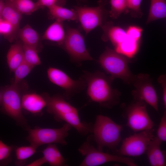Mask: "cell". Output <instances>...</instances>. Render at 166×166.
I'll list each match as a JSON object with an SVG mask.
<instances>
[{"label":"cell","mask_w":166,"mask_h":166,"mask_svg":"<svg viewBox=\"0 0 166 166\" xmlns=\"http://www.w3.org/2000/svg\"><path fill=\"white\" fill-rule=\"evenodd\" d=\"M90 137L79 147L78 151L85 156L80 164V166H97L110 162H117L129 166H136L137 164L130 158L110 154L96 148L90 142Z\"/></svg>","instance_id":"277c9868"},{"label":"cell","mask_w":166,"mask_h":166,"mask_svg":"<svg viewBox=\"0 0 166 166\" xmlns=\"http://www.w3.org/2000/svg\"><path fill=\"white\" fill-rule=\"evenodd\" d=\"M0 34L10 42L16 38L17 35L12 25L3 19L0 22Z\"/></svg>","instance_id":"f546056e"},{"label":"cell","mask_w":166,"mask_h":166,"mask_svg":"<svg viewBox=\"0 0 166 166\" xmlns=\"http://www.w3.org/2000/svg\"><path fill=\"white\" fill-rule=\"evenodd\" d=\"M13 150V147L4 143L0 140V164L10 158Z\"/></svg>","instance_id":"d6a6232c"},{"label":"cell","mask_w":166,"mask_h":166,"mask_svg":"<svg viewBox=\"0 0 166 166\" xmlns=\"http://www.w3.org/2000/svg\"><path fill=\"white\" fill-rule=\"evenodd\" d=\"M154 131L153 128L141 131L124 139L117 150L119 155L135 157L143 154L154 137Z\"/></svg>","instance_id":"30bf717a"},{"label":"cell","mask_w":166,"mask_h":166,"mask_svg":"<svg viewBox=\"0 0 166 166\" xmlns=\"http://www.w3.org/2000/svg\"><path fill=\"white\" fill-rule=\"evenodd\" d=\"M166 17V0H150L149 13L146 23L165 18Z\"/></svg>","instance_id":"603a6c76"},{"label":"cell","mask_w":166,"mask_h":166,"mask_svg":"<svg viewBox=\"0 0 166 166\" xmlns=\"http://www.w3.org/2000/svg\"><path fill=\"white\" fill-rule=\"evenodd\" d=\"M47 74L50 81L63 89V96L67 100L86 87V81L82 76L78 79L73 80L61 70L53 67L48 68Z\"/></svg>","instance_id":"8fae6325"},{"label":"cell","mask_w":166,"mask_h":166,"mask_svg":"<svg viewBox=\"0 0 166 166\" xmlns=\"http://www.w3.org/2000/svg\"><path fill=\"white\" fill-rule=\"evenodd\" d=\"M2 99V95L1 92L0 91V105H1V104Z\"/></svg>","instance_id":"ab89813d"},{"label":"cell","mask_w":166,"mask_h":166,"mask_svg":"<svg viewBox=\"0 0 166 166\" xmlns=\"http://www.w3.org/2000/svg\"><path fill=\"white\" fill-rule=\"evenodd\" d=\"M2 20V18L0 16V22Z\"/></svg>","instance_id":"60d3db41"},{"label":"cell","mask_w":166,"mask_h":166,"mask_svg":"<svg viewBox=\"0 0 166 166\" xmlns=\"http://www.w3.org/2000/svg\"><path fill=\"white\" fill-rule=\"evenodd\" d=\"M101 27L104 32L102 39L105 41L109 40L115 48L127 38L126 31L120 27L113 26L110 22H107Z\"/></svg>","instance_id":"2e32d148"},{"label":"cell","mask_w":166,"mask_h":166,"mask_svg":"<svg viewBox=\"0 0 166 166\" xmlns=\"http://www.w3.org/2000/svg\"><path fill=\"white\" fill-rule=\"evenodd\" d=\"M158 81L161 86L163 91V100L164 108H166V74L160 75L158 78Z\"/></svg>","instance_id":"d590c367"},{"label":"cell","mask_w":166,"mask_h":166,"mask_svg":"<svg viewBox=\"0 0 166 166\" xmlns=\"http://www.w3.org/2000/svg\"><path fill=\"white\" fill-rule=\"evenodd\" d=\"M71 126L65 123L59 128H26L28 135L26 138L30 144L37 148L45 144H59L66 145L65 138L68 135Z\"/></svg>","instance_id":"5b68a950"},{"label":"cell","mask_w":166,"mask_h":166,"mask_svg":"<svg viewBox=\"0 0 166 166\" xmlns=\"http://www.w3.org/2000/svg\"><path fill=\"white\" fill-rule=\"evenodd\" d=\"M17 37L21 40L23 44L34 47L38 52L42 48L39 34L29 24L19 29Z\"/></svg>","instance_id":"e0dca14e"},{"label":"cell","mask_w":166,"mask_h":166,"mask_svg":"<svg viewBox=\"0 0 166 166\" xmlns=\"http://www.w3.org/2000/svg\"><path fill=\"white\" fill-rule=\"evenodd\" d=\"M161 142L156 136H154L148 147L146 152L149 163L152 166L166 165L165 152L160 148Z\"/></svg>","instance_id":"5bb4252c"},{"label":"cell","mask_w":166,"mask_h":166,"mask_svg":"<svg viewBox=\"0 0 166 166\" xmlns=\"http://www.w3.org/2000/svg\"><path fill=\"white\" fill-rule=\"evenodd\" d=\"M107 1V0H99L97 6L95 7H74L78 21L86 35L97 27L103 24L107 14L105 8Z\"/></svg>","instance_id":"ba28073f"},{"label":"cell","mask_w":166,"mask_h":166,"mask_svg":"<svg viewBox=\"0 0 166 166\" xmlns=\"http://www.w3.org/2000/svg\"><path fill=\"white\" fill-rule=\"evenodd\" d=\"M162 142L166 141V111L161 117L157 132L156 136Z\"/></svg>","instance_id":"1f68e13d"},{"label":"cell","mask_w":166,"mask_h":166,"mask_svg":"<svg viewBox=\"0 0 166 166\" xmlns=\"http://www.w3.org/2000/svg\"><path fill=\"white\" fill-rule=\"evenodd\" d=\"M7 64L11 72H14L24 60L23 44L18 42L10 46L6 55Z\"/></svg>","instance_id":"ffe728a7"},{"label":"cell","mask_w":166,"mask_h":166,"mask_svg":"<svg viewBox=\"0 0 166 166\" xmlns=\"http://www.w3.org/2000/svg\"><path fill=\"white\" fill-rule=\"evenodd\" d=\"M46 102V110L53 115L55 119L60 121L64 116L72 112L78 111L77 109L67 102L63 96H52L45 93L43 95Z\"/></svg>","instance_id":"4fadbf2b"},{"label":"cell","mask_w":166,"mask_h":166,"mask_svg":"<svg viewBox=\"0 0 166 166\" xmlns=\"http://www.w3.org/2000/svg\"><path fill=\"white\" fill-rule=\"evenodd\" d=\"M132 84L134 87L132 92L134 100L144 101L158 111V97L149 75L143 73L136 75Z\"/></svg>","instance_id":"7c38bea8"},{"label":"cell","mask_w":166,"mask_h":166,"mask_svg":"<svg viewBox=\"0 0 166 166\" xmlns=\"http://www.w3.org/2000/svg\"><path fill=\"white\" fill-rule=\"evenodd\" d=\"M48 8L51 17L56 21L62 22L66 20L78 21L77 12L74 9L70 10L58 5H54Z\"/></svg>","instance_id":"44dd1931"},{"label":"cell","mask_w":166,"mask_h":166,"mask_svg":"<svg viewBox=\"0 0 166 166\" xmlns=\"http://www.w3.org/2000/svg\"><path fill=\"white\" fill-rule=\"evenodd\" d=\"M37 148L31 144L16 148L15 151L17 163H21L26 161L36 152Z\"/></svg>","instance_id":"4316f807"},{"label":"cell","mask_w":166,"mask_h":166,"mask_svg":"<svg viewBox=\"0 0 166 166\" xmlns=\"http://www.w3.org/2000/svg\"><path fill=\"white\" fill-rule=\"evenodd\" d=\"M66 0H38L36 2L41 8L45 7L49 8L54 5L63 6Z\"/></svg>","instance_id":"e575fe53"},{"label":"cell","mask_w":166,"mask_h":166,"mask_svg":"<svg viewBox=\"0 0 166 166\" xmlns=\"http://www.w3.org/2000/svg\"><path fill=\"white\" fill-rule=\"evenodd\" d=\"M138 42L127 37L124 40L115 48V51L128 58L132 57L138 51Z\"/></svg>","instance_id":"cb8c5ba5"},{"label":"cell","mask_w":166,"mask_h":166,"mask_svg":"<svg viewBox=\"0 0 166 166\" xmlns=\"http://www.w3.org/2000/svg\"><path fill=\"white\" fill-rule=\"evenodd\" d=\"M65 37L60 46L68 54L73 62L80 63L93 60L86 47L84 38L77 29L66 27Z\"/></svg>","instance_id":"52a82bcc"},{"label":"cell","mask_w":166,"mask_h":166,"mask_svg":"<svg viewBox=\"0 0 166 166\" xmlns=\"http://www.w3.org/2000/svg\"><path fill=\"white\" fill-rule=\"evenodd\" d=\"M22 14L14 5L11 0H4V5L1 17L2 19L10 23L18 34Z\"/></svg>","instance_id":"ac0fdd59"},{"label":"cell","mask_w":166,"mask_h":166,"mask_svg":"<svg viewBox=\"0 0 166 166\" xmlns=\"http://www.w3.org/2000/svg\"><path fill=\"white\" fill-rule=\"evenodd\" d=\"M128 58L107 47L100 55L98 62L105 72L114 79L119 78L126 83L132 84L136 75L130 70Z\"/></svg>","instance_id":"3957f363"},{"label":"cell","mask_w":166,"mask_h":166,"mask_svg":"<svg viewBox=\"0 0 166 166\" xmlns=\"http://www.w3.org/2000/svg\"><path fill=\"white\" fill-rule=\"evenodd\" d=\"M127 125L135 132L153 128L154 123L144 101H134L125 109Z\"/></svg>","instance_id":"9c48e42d"},{"label":"cell","mask_w":166,"mask_h":166,"mask_svg":"<svg viewBox=\"0 0 166 166\" xmlns=\"http://www.w3.org/2000/svg\"><path fill=\"white\" fill-rule=\"evenodd\" d=\"M34 67L29 64L24 60L15 69L14 80L13 84L18 83L31 72Z\"/></svg>","instance_id":"f1b7e54d"},{"label":"cell","mask_w":166,"mask_h":166,"mask_svg":"<svg viewBox=\"0 0 166 166\" xmlns=\"http://www.w3.org/2000/svg\"><path fill=\"white\" fill-rule=\"evenodd\" d=\"M83 72L82 76L86 81L87 95L91 101L107 109H111L119 103L121 93L112 87L113 77L99 71Z\"/></svg>","instance_id":"6da1fadb"},{"label":"cell","mask_w":166,"mask_h":166,"mask_svg":"<svg viewBox=\"0 0 166 166\" xmlns=\"http://www.w3.org/2000/svg\"><path fill=\"white\" fill-rule=\"evenodd\" d=\"M62 23L56 21L47 28L41 39L54 42L61 45L65 35Z\"/></svg>","instance_id":"d6986e66"},{"label":"cell","mask_w":166,"mask_h":166,"mask_svg":"<svg viewBox=\"0 0 166 166\" xmlns=\"http://www.w3.org/2000/svg\"><path fill=\"white\" fill-rule=\"evenodd\" d=\"M18 85L12 84L2 88L1 105L2 111L14 120L18 124L26 127L27 120L22 112L21 98Z\"/></svg>","instance_id":"8992f818"},{"label":"cell","mask_w":166,"mask_h":166,"mask_svg":"<svg viewBox=\"0 0 166 166\" xmlns=\"http://www.w3.org/2000/svg\"><path fill=\"white\" fill-rule=\"evenodd\" d=\"M143 29L136 26H130L126 31L127 37L139 41Z\"/></svg>","instance_id":"836d02e7"},{"label":"cell","mask_w":166,"mask_h":166,"mask_svg":"<svg viewBox=\"0 0 166 166\" xmlns=\"http://www.w3.org/2000/svg\"><path fill=\"white\" fill-rule=\"evenodd\" d=\"M78 2H83L85 3L86 2L87 0H76Z\"/></svg>","instance_id":"f35d334b"},{"label":"cell","mask_w":166,"mask_h":166,"mask_svg":"<svg viewBox=\"0 0 166 166\" xmlns=\"http://www.w3.org/2000/svg\"></svg>","instance_id":"b9f144b4"},{"label":"cell","mask_w":166,"mask_h":166,"mask_svg":"<svg viewBox=\"0 0 166 166\" xmlns=\"http://www.w3.org/2000/svg\"><path fill=\"white\" fill-rule=\"evenodd\" d=\"M4 5V0H0V16L1 17Z\"/></svg>","instance_id":"74e56055"},{"label":"cell","mask_w":166,"mask_h":166,"mask_svg":"<svg viewBox=\"0 0 166 166\" xmlns=\"http://www.w3.org/2000/svg\"><path fill=\"white\" fill-rule=\"evenodd\" d=\"M111 10L109 12L110 16L117 18L121 14L127 12L128 10L126 0H110Z\"/></svg>","instance_id":"83f0119b"},{"label":"cell","mask_w":166,"mask_h":166,"mask_svg":"<svg viewBox=\"0 0 166 166\" xmlns=\"http://www.w3.org/2000/svg\"><path fill=\"white\" fill-rule=\"evenodd\" d=\"M23 49L24 60L28 63L34 67L41 64L38 51L36 49L23 44Z\"/></svg>","instance_id":"484cf974"},{"label":"cell","mask_w":166,"mask_h":166,"mask_svg":"<svg viewBox=\"0 0 166 166\" xmlns=\"http://www.w3.org/2000/svg\"><path fill=\"white\" fill-rule=\"evenodd\" d=\"M43 157L46 162L51 166H67L66 160L54 144H48L43 151Z\"/></svg>","instance_id":"7402d4cb"},{"label":"cell","mask_w":166,"mask_h":166,"mask_svg":"<svg viewBox=\"0 0 166 166\" xmlns=\"http://www.w3.org/2000/svg\"><path fill=\"white\" fill-rule=\"evenodd\" d=\"M128 10L131 11L132 15L135 17H140L142 13L140 9L142 0H126Z\"/></svg>","instance_id":"4dcf8cb0"},{"label":"cell","mask_w":166,"mask_h":166,"mask_svg":"<svg viewBox=\"0 0 166 166\" xmlns=\"http://www.w3.org/2000/svg\"><path fill=\"white\" fill-rule=\"evenodd\" d=\"M46 163L45 159L43 156L42 157L36 160L33 162L28 164L27 166H40Z\"/></svg>","instance_id":"8d00e7d4"},{"label":"cell","mask_w":166,"mask_h":166,"mask_svg":"<svg viewBox=\"0 0 166 166\" xmlns=\"http://www.w3.org/2000/svg\"><path fill=\"white\" fill-rule=\"evenodd\" d=\"M122 126L109 117L99 115L96 118L93 125V138L96 143L97 149L102 151L104 147L115 149L120 142Z\"/></svg>","instance_id":"7a4b0ae2"},{"label":"cell","mask_w":166,"mask_h":166,"mask_svg":"<svg viewBox=\"0 0 166 166\" xmlns=\"http://www.w3.org/2000/svg\"><path fill=\"white\" fill-rule=\"evenodd\" d=\"M14 5L22 14L30 15L41 9L37 2L31 0H11Z\"/></svg>","instance_id":"d4e9b609"},{"label":"cell","mask_w":166,"mask_h":166,"mask_svg":"<svg viewBox=\"0 0 166 166\" xmlns=\"http://www.w3.org/2000/svg\"><path fill=\"white\" fill-rule=\"evenodd\" d=\"M21 104L22 108L34 114L41 113L46 105L43 95L34 93L23 95L21 97Z\"/></svg>","instance_id":"9a60e30c"}]
</instances>
